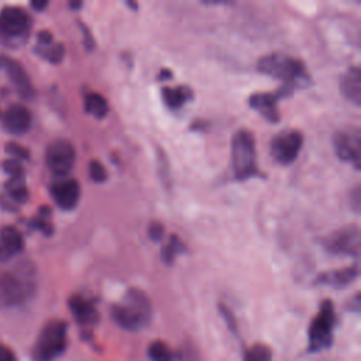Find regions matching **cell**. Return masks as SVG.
Here are the masks:
<instances>
[{
	"instance_id": "obj_25",
	"label": "cell",
	"mask_w": 361,
	"mask_h": 361,
	"mask_svg": "<svg viewBox=\"0 0 361 361\" xmlns=\"http://www.w3.org/2000/svg\"><path fill=\"white\" fill-rule=\"evenodd\" d=\"M7 189L16 202H24L28 196V190L23 182V178H11V182L7 185Z\"/></svg>"
},
{
	"instance_id": "obj_32",
	"label": "cell",
	"mask_w": 361,
	"mask_h": 361,
	"mask_svg": "<svg viewBox=\"0 0 361 361\" xmlns=\"http://www.w3.org/2000/svg\"><path fill=\"white\" fill-rule=\"evenodd\" d=\"M0 361H17L14 353L4 344H0Z\"/></svg>"
},
{
	"instance_id": "obj_23",
	"label": "cell",
	"mask_w": 361,
	"mask_h": 361,
	"mask_svg": "<svg viewBox=\"0 0 361 361\" xmlns=\"http://www.w3.org/2000/svg\"><path fill=\"white\" fill-rule=\"evenodd\" d=\"M182 251H185L183 243L179 240L178 235L172 234V235L169 237L168 243H166V244L162 247V250H161V258H162V261H164L166 265H171V264L175 261L176 255L180 254Z\"/></svg>"
},
{
	"instance_id": "obj_20",
	"label": "cell",
	"mask_w": 361,
	"mask_h": 361,
	"mask_svg": "<svg viewBox=\"0 0 361 361\" xmlns=\"http://www.w3.org/2000/svg\"><path fill=\"white\" fill-rule=\"evenodd\" d=\"M38 52L52 63L62 61L65 55V48L59 42H54L52 34L49 31H41L38 34Z\"/></svg>"
},
{
	"instance_id": "obj_13",
	"label": "cell",
	"mask_w": 361,
	"mask_h": 361,
	"mask_svg": "<svg viewBox=\"0 0 361 361\" xmlns=\"http://www.w3.org/2000/svg\"><path fill=\"white\" fill-rule=\"evenodd\" d=\"M30 18L20 7H4L0 11V31L8 37H17L27 31Z\"/></svg>"
},
{
	"instance_id": "obj_27",
	"label": "cell",
	"mask_w": 361,
	"mask_h": 361,
	"mask_svg": "<svg viewBox=\"0 0 361 361\" xmlns=\"http://www.w3.org/2000/svg\"><path fill=\"white\" fill-rule=\"evenodd\" d=\"M89 176H90V179H92L93 182H96V183H103V182H106V179H107V171H106L104 165H103L100 161L92 159V161L89 162Z\"/></svg>"
},
{
	"instance_id": "obj_36",
	"label": "cell",
	"mask_w": 361,
	"mask_h": 361,
	"mask_svg": "<svg viewBox=\"0 0 361 361\" xmlns=\"http://www.w3.org/2000/svg\"><path fill=\"white\" fill-rule=\"evenodd\" d=\"M31 6H32L35 10L41 11V10H44V8L48 6V1H32Z\"/></svg>"
},
{
	"instance_id": "obj_14",
	"label": "cell",
	"mask_w": 361,
	"mask_h": 361,
	"mask_svg": "<svg viewBox=\"0 0 361 361\" xmlns=\"http://www.w3.org/2000/svg\"><path fill=\"white\" fill-rule=\"evenodd\" d=\"M1 63H3L4 69L7 71L8 78H10L11 83L14 85V87L17 89V92L20 93V96L24 99H32L35 92H34L31 80H30L27 72L24 71V68L17 61H13L8 58H3Z\"/></svg>"
},
{
	"instance_id": "obj_3",
	"label": "cell",
	"mask_w": 361,
	"mask_h": 361,
	"mask_svg": "<svg viewBox=\"0 0 361 361\" xmlns=\"http://www.w3.org/2000/svg\"><path fill=\"white\" fill-rule=\"evenodd\" d=\"M110 314L114 323L121 329L138 331L149 323L152 309L149 299L142 290L130 288L120 302L111 305Z\"/></svg>"
},
{
	"instance_id": "obj_19",
	"label": "cell",
	"mask_w": 361,
	"mask_h": 361,
	"mask_svg": "<svg viewBox=\"0 0 361 361\" xmlns=\"http://www.w3.org/2000/svg\"><path fill=\"white\" fill-rule=\"evenodd\" d=\"M343 96L355 106L361 103V71L358 66H351L340 80Z\"/></svg>"
},
{
	"instance_id": "obj_34",
	"label": "cell",
	"mask_w": 361,
	"mask_h": 361,
	"mask_svg": "<svg viewBox=\"0 0 361 361\" xmlns=\"http://www.w3.org/2000/svg\"><path fill=\"white\" fill-rule=\"evenodd\" d=\"M350 309H353L354 312L360 310V293H355L353 298V305H350Z\"/></svg>"
},
{
	"instance_id": "obj_4",
	"label": "cell",
	"mask_w": 361,
	"mask_h": 361,
	"mask_svg": "<svg viewBox=\"0 0 361 361\" xmlns=\"http://www.w3.org/2000/svg\"><path fill=\"white\" fill-rule=\"evenodd\" d=\"M231 168L238 180L259 175L255 138L250 130H237L231 138Z\"/></svg>"
},
{
	"instance_id": "obj_15",
	"label": "cell",
	"mask_w": 361,
	"mask_h": 361,
	"mask_svg": "<svg viewBox=\"0 0 361 361\" xmlns=\"http://www.w3.org/2000/svg\"><path fill=\"white\" fill-rule=\"evenodd\" d=\"M69 309L75 317V320L83 326H93L99 320V313L94 303L82 296V295H72L69 298Z\"/></svg>"
},
{
	"instance_id": "obj_16",
	"label": "cell",
	"mask_w": 361,
	"mask_h": 361,
	"mask_svg": "<svg viewBox=\"0 0 361 361\" xmlns=\"http://www.w3.org/2000/svg\"><path fill=\"white\" fill-rule=\"evenodd\" d=\"M3 124L11 134H24L31 126V113L23 104H13L4 113Z\"/></svg>"
},
{
	"instance_id": "obj_2",
	"label": "cell",
	"mask_w": 361,
	"mask_h": 361,
	"mask_svg": "<svg viewBox=\"0 0 361 361\" xmlns=\"http://www.w3.org/2000/svg\"><path fill=\"white\" fill-rule=\"evenodd\" d=\"M257 69L264 75L282 80V86L290 89L292 92L295 89L307 87L312 83L305 63L295 56L281 52H272L262 56L257 63Z\"/></svg>"
},
{
	"instance_id": "obj_35",
	"label": "cell",
	"mask_w": 361,
	"mask_h": 361,
	"mask_svg": "<svg viewBox=\"0 0 361 361\" xmlns=\"http://www.w3.org/2000/svg\"><path fill=\"white\" fill-rule=\"evenodd\" d=\"M169 78H172V72L168 71V69H161V72L158 73V79L159 80H166Z\"/></svg>"
},
{
	"instance_id": "obj_26",
	"label": "cell",
	"mask_w": 361,
	"mask_h": 361,
	"mask_svg": "<svg viewBox=\"0 0 361 361\" xmlns=\"http://www.w3.org/2000/svg\"><path fill=\"white\" fill-rule=\"evenodd\" d=\"M245 361H271V351L262 344H255L247 351Z\"/></svg>"
},
{
	"instance_id": "obj_7",
	"label": "cell",
	"mask_w": 361,
	"mask_h": 361,
	"mask_svg": "<svg viewBox=\"0 0 361 361\" xmlns=\"http://www.w3.org/2000/svg\"><path fill=\"white\" fill-rule=\"evenodd\" d=\"M360 227L357 224H350L327 234L322 244L330 254L357 257L360 252Z\"/></svg>"
},
{
	"instance_id": "obj_1",
	"label": "cell",
	"mask_w": 361,
	"mask_h": 361,
	"mask_svg": "<svg viewBox=\"0 0 361 361\" xmlns=\"http://www.w3.org/2000/svg\"><path fill=\"white\" fill-rule=\"evenodd\" d=\"M37 290V272L30 261L0 268V306L27 303Z\"/></svg>"
},
{
	"instance_id": "obj_8",
	"label": "cell",
	"mask_w": 361,
	"mask_h": 361,
	"mask_svg": "<svg viewBox=\"0 0 361 361\" xmlns=\"http://www.w3.org/2000/svg\"><path fill=\"white\" fill-rule=\"evenodd\" d=\"M333 149L338 159L351 164L357 171L361 161V133L355 126L341 128L333 135Z\"/></svg>"
},
{
	"instance_id": "obj_9",
	"label": "cell",
	"mask_w": 361,
	"mask_h": 361,
	"mask_svg": "<svg viewBox=\"0 0 361 361\" xmlns=\"http://www.w3.org/2000/svg\"><path fill=\"white\" fill-rule=\"evenodd\" d=\"M303 147V134L298 130H285L276 134L271 144L269 152L272 158L281 165L292 164Z\"/></svg>"
},
{
	"instance_id": "obj_18",
	"label": "cell",
	"mask_w": 361,
	"mask_h": 361,
	"mask_svg": "<svg viewBox=\"0 0 361 361\" xmlns=\"http://www.w3.org/2000/svg\"><path fill=\"white\" fill-rule=\"evenodd\" d=\"M357 276H358V265L354 264L351 267H345V268L320 274L316 278V283L327 285V286H333V288H344V286L350 285L353 281H355Z\"/></svg>"
},
{
	"instance_id": "obj_17",
	"label": "cell",
	"mask_w": 361,
	"mask_h": 361,
	"mask_svg": "<svg viewBox=\"0 0 361 361\" xmlns=\"http://www.w3.org/2000/svg\"><path fill=\"white\" fill-rule=\"evenodd\" d=\"M24 245L20 231L11 226H6L0 231V262H7L21 252Z\"/></svg>"
},
{
	"instance_id": "obj_24",
	"label": "cell",
	"mask_w": 361,
	"mask_h": 361,
	"mask_svg": "<svg viewBox=\"0 0 361 361\" xmlns=\"http://www.w3.org/2000/svg\"><path fill=\"white\" fill-rule=\"evenodd\" d=\"M148 357L151 361H173V351L166 343L155 340L148 347Z\"/></svg>"
},
{
	"instance_id": "obj_22",
	"label": "cell",
	"mask_w": 361,
	"mask_h": 361,
	"mask_svg": "<svg viewBox=\"0 0 361 361\" xmlns=\"http://www.w3.org/2000/svg\"><path fill=\"white\" fill-rule=\"evenodd\" d=\"M85 111L96 118H104L109 113V103L97 92H89L85 96Z\"/></svg>"
},
{
	"instance_id": "obj_28",
	"label": "cell",
	"mask_w": 361,
	"mask_h": 361,
	"mask_svg": "<svg viewBox=\"0 0 361 361\" xmlns=\"http://www.w3.org/2000/svg\"><path fill=\"white\" fill-rule=\"evenodd\" d=\"M164 226L159 223V221H152L148 227V237L154 241V243H158L162 240L164 237Z\"/></svg>"
},
{
	"instance_id": "obj_21",
	"label": "cell",
	"mask_w": 361,
	"mask_h": 361,
	"mask_svg": "<svg viewBox=\"0 0 361 361\" xmlns=\"http://www.w3.org/2000/svg\"><path fill=\"white\" fill-rule=\"evenodd\" d=\"M161 97L169 109L176 110V109H180L186 102H189L193 97V92L188 86H175V87L165 86L161 90Z\"/></svg>"
},
{
	"instance_id": "obj_5",
	"label": "cell",
	"mask_w": 361,
	"mask_h": 361,
	"mask_svg": "<svg viewBox=\"0 0 361 361\" xmlns=\"http://www.w3.org/2000/svg\"><path fill=\"white\" fill-rule=\"evenodd\" d=\"M68 326L63 320L48 322L35 341L32 357L35 361H54L66 348Z\"/></svg>"
},
{
	"instance_id": "obj_29",
	"label": "cell",
	"mask_w": 361,
	"mask_h": 361,
	"mask_svg": "<svg viewBox=\"0 0 361 361\" xmlns=\"http://www.w3.org/2000/svg\"><path fill=\"white\" fill-rule=\"evenodd\" d=\"M6 149H7L8 154L13 155L14 159H25V158H28V151L25 148H23L21 145H18V144L10 142V144H7Z\"/></svg>"
},
{
	"instance_id": "obj_30",
	"label": "cell",
	"mask_w": 361,
	"mask_h": 361,
	"mask_svg": "<svg viewBox=\"0 0 361 361\" xmlns=\"http://www.w3.org/2000/svg\"><path fill=\"white\" fill-rule=\"evenodd\" d=\"M4 169L11 173L13 178H23V168L17 159H8L4 162Z\"/></svg>"
},
{
	"instance_id": "obj_10",
	"label": "cell",
	"mask_w": 361,
	"mask_h": 361,
	"mask_svg": "<svg viewBox=\"0 0 361 361\" xmlns=\"http://www.w3.org/2000/svg\"><path fill=\"white\" fill-rule=\"evenodd\" d=\"M75 148L68 140H55L48 145L45 154L48 169L59 178H65L71 172L75 164Z\"/></svg>"
},
{
	"instance_id": "obj_33",
	"label": "cell",
	"mask_w": 361,
	"mask_h": 361,
	"mask_svg": "<svg viewBox=\"0 0 361 361\" xmlns=\"http://www.w3.org/2000/svg\"><path fill=\"white\" fill-rule=\"evenodd\" d=\"M82 30H83V32H85V44H86V48H87V49H92V48L94 47V41H93L92 35L89 34V30H87L85 25H82Z\"/></svg>"
},
{
	"instance_id": "obj_11",
	"label": "cell",
	"mask_w": 361,
	"mask_h": 361,
	"mask_svg": "<svg viewBox=\"0 0 361 361\" xmlns=\"http://www.w3.org/2000/svg\"><path fill=\"white\" fill-rule=\"evenodd\" d=\"M293 92L285 86L279 87L275 93H264V92H257L252 93L248 97V104L251 109L258 111L267 121L269 123H278L281 120L279 110L276 106L278 99L290 96Z\"/></svg>"
},
{
	"instance_id": "obj_12",
	"label": "cell",
	"mask_w": 361,
	"mask_h": 361,
	"mask_svg": "<svg viewBox=\"0 0 361 361\" xmlns=\"http://www.w3.org/2000/svg\"><path fill=\"white\" fill-rule=\"evenodd\" d=\"M51 195L55 203L63 210H72L76 207L80 197V186L75 179L62 178L51 186Z\"/></svg>"
},
{
	"instance_id": "obj_6",
	"label": "cell",
	"mask_w": 361,
	"mask_h": 361,
	"mask_svg": "<svg viewBox=\"0 0 361 361\" xmlns=\"http://www.w3.org/2000/svg\"><path fill=\"white\" fill-rule=\"evenodd\" d=\"M334 326L336 313L333 303L330 300H324L309 327V350L314 353L330 347Z\"/></svg>"
},
{
	"instance_id": "obj_31",
	"label": "cell",
	"mask_w": 361,
	"mask_h": 361,
	"mask_svg": "<svg viewBox=\"0 0 361 361\" xmlns=\"http://www.w3.org/2000/svg\"><path fill=\"white\" fill-rule=\"evenodd\" d=\"M220 313L223 314V317H224L227 326H228L233 331H237V323L234 322V316H233V313L230 312V309H228L227 306L221 305V306H220Z\"/></svg>"
}]
</instances>
